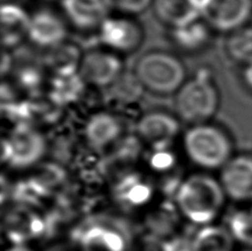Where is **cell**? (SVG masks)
Segmentation results:
<instances>
[{"label": "cell", "instance_id": "1", "mask_svg": "<svg viewBox=\"0 0 252 251\" xmlns=\"http://www.w3.org/2000/svg\"><path fill=\"white\" fill-rule=\"evenodd\" d=\"M224 191L217 181L206 175H195L184 182L177 191L181 212L195 223H207L217 217L222 207Z\"/></svg>", "mask_w": 252, "mask_h": 251}, {"label": "cell", "instance_id": "2", "mask_svg": "<svg viewBox=\"0 0 252 251\" xmlns=\"http://www.w3.org/2000/svg\"><path fill=\"white\" fill-rule=\"evenodd\" d=\"M135 77L142 88L166 95L176 93L185 83L186 70L182 61L170 53L152 51L139 58Z\"/></svg>", "mask_w": 252, "mask_h": 251}, {"label": "cell", "instance_id": "3", "mask_svg": "<svg viewBox=\"0 0 252 251\" xmlns=\"http://www.w3.org/2000/svg\"><path fill=\"white\" fill-rule=\"evenodd\" d=\"M184 149L193 163L206 168L223 167L231 158V142L222 129L208 123L196 124L184 136Z\"/></svg>", "mask_w": 252, "mask_h": 251}, {"label": "cell", "instance_id": "4", "mask_svg": "<svg viewBox=\"0 0 252 251\" xmlns=\"http://www.w3.org/2000/svg\"><path fill=\"white\" fill-rule=\"evenodd\" d=\"M179 118L193 125L207 123L219 106V94L206 73L186 80L175 96Z\"/></svg>", "mask_w": 252, "mask_h": 251}, {"label": "cell", "instance_id": "5", "mask_svg": "<svg viewBox=\"0 0 252 251\" xmlns=\"http://www.w3.org/2000/svg\"><path fill=\"white\" fill-rule=\"evenodd\" d=\"M251 17L252 0H201V19L218 32H235Z\"/></svg>", "mask_w": 252, "mask_h": 251}, {"label": "cell", "instance_id": "6", "mask_svg": "<svg viewBox=\"0 0 252 251\" xmlns=\"http://www.w3.org/2000/svg\"><path fill=\"white\" fill-rule=\"evenodd\" d=\"M46 152V140L30 126H19L2 142L1 158L17 168L32 166Z\"/></svg>", "mask_w": 252, "mask_h": 251}, {"label": "cell", "instance_id": "7", "mask_svg": "<svg viewBox=\"0 0 252 251\" xmlns=\"http://www.w3.org/2000/svg\"><path fill=\"white\" fill-rule=\"evenodd\" d=\"M79 72L85 83L104 88L115 83L123 72V63L111 50H93L81 57Z\"/></svg>", "mask_w": 252, "mask_h": 251}, {"label": "cell", "instance_id": "8", "mask_svg": "<svg viewBox=\"0 0 252 251\" xmlns=\"http://www.w3.org/2000/svg\"><path fill=\"white\" fill-rule=\"evenodd\" d=\"M98 30L102 43L115 53L133 52L143 41L142 28L127 17H109Z\"/></svg>", "mask_w": 252, "mask_h": 251}, {"label": "cell", "instance_id": "9", "mask_svg": "<svg viewBox=\"0 0 252 251\" xmlns=\"http://www.w3.org/2000/svg\"><path fill=\"white\" fill-rule=\"evenodd\" d=\"M224 194L239 203H252V156L231 157L221 169Z\"/></svg>", "mask_w": 252, "mask_h": 251}, {"label": "cell", "instance_id": "10", "mask_svg": "<svg viewBox=\"0 0 252 251\" xmlns=\"http://www.w3.org/2000/svg\"><path fill=\"white\" fill-rule=\"evenodd\" d=\"M136 128L143 141L160 151L176 137L179 123L176 118L165 112H151L139 119Z\"/></svg>", "mask_w": 252, "mask_h": 251}, {"label": "cell", "instance_id": "11", "mask_svg": "<svg viewBox=\"0 0 252 251\" xmlns=\"http://www.w3.org/2000/svg\"><path fill=\"white\" fill-rule=\"evenodd\" d=\"M62 8L72 25L93 29L100 28L113 7L110 0H62Z\"/></svg>", "mask_w": 252, "mask_h": 251}, {"label": "cell", "instance_id": "12", "mask_svg": "<svg viewBox=\"0 0 252 251\" xmlns=\"http://www.w3.org/2000/svg\"><path fill=\"white\" fill-rule=\"evenodd\" d=\"M67 29L61 18L49 10H40L30 17L28 38L34 44L53 48L64 41Z\"/></svg>", "mask_w": 252, "mask_h": 251}, {"label": "cell", "instance_id": "13", "mask_svg": "<svg viewBox=\"0 0 252 251\" xmlns=\"http://www.w3.org/2000/svg\"><path fill=\"white\" fill-rule=\"evenodd\" d=\"M3 225L7 237L17 246L37 238L44 231L43 219L27 207L11 209L4 217Z\"/></svg>", "mask_w": 252, "mask_h": 251}, {"label": "cell", "instance_id": "14", "mask_svg": "<svg viewBox=\"0 0 252 251\" xmlns=\"http://www.w3.org/2000/svg\"><path fill=\"white\" fill-rule=\"evenodd\" d=\"M152 7L157 19L170 29L201 19V0H154Z\"/></svg>", "mask_w": 252, "mask_h": 251}, {"label": "cell", "instance_id": "15", "mask_svg": "<svg viewBox=\"0 0 252 251\" xmlns=\"http://www.w3.org/2000/svg\"><path fill=\"white\" fill-rule=\"evenodd\" d=\"M122 133V125L114 115L100 112L88 120L84 135L94 149H104L115 142Z\"/></svg>", "mask_w": 252, "mask_h": 251}, {"label": "cell", "instance_id": "16", "mask_svg": "<svg viewBox=\"0 0 252 251\" xmlns=\"http://www.w3.org/2000/svg\"><path fill=\"white\" fill-rule=\"evenodd\" d=\"M84 83L79 69L58 70L51 81L50 96L58 104H70L82 94Z\"/></svg>", "mask_w": 252, "mask_h": 251}, {"label": "cell", "instance_id": "17", "mask_svg": "<svg viewBox=\"0 0 252 251\" xmlns=\"http://www.w3.org/2000/svg\"><path fill=\"white\" fill-rule=\"evenodd\" d=\"M30 17L16 4H4L1 8V31L4 46L11 47L28 37Z\"/></svg>", "mask_w": 252, "mask_h": 251}, {"label": "cell", "instance_id": "18", "mask_svg": "<svg viewBox=\"0 0 252 251\" xmlns=\"http://www.w3.org/2000/svg\"><path fill=\"white\" fill-rule=\"evenodd\" d=\"M82 251H126L127 245L120 231L106 226L89 228L81 238Z\"/></svg>", "mask_w": 252, "mask_h": 251}, {"label": "cell", "instance_id": "19", "mask_svg": "<svg viewBox=\"0 0 252 251\" xmlns=\"http://www.w3.org/2000/svg\"><path fill=\"white\" fill-rule=\"evenodd\" d=\"M209 26L199 19L186 26L172 29V40L175 46L186 52H196L204 49L210 39Z\"/></svg>", "mask_w": 252, "mask_h": 251}, {"label": "cell", "instance_id": "20", "mask_svg": "<svg viewBox=\"0 0 252 251\" xmlns=\"http://www.w3.org/2000/svg\"><path fill=\"white\" fill-rule=\"evenodd\" d=\"M233 237L230 231L218 226L205 227L193 241V251H232Z\"/></svg>", "mask_w": 252, "mask_h": 251}, {"label": "cell", "instance_id": "21", "mask_svg": "<svg viewBox=\"0 0 252 251\" xmlns=\"http://www.w3.org/2000/svg\"><path fill=\"white\" fill-rule=\"evenodd\" d=\"M228 56L238 63L252 64V27H244L229 34L226 42Z\"/></svg>", "mask_w": 252, "mask_h": 251}, {"label": "cell", "instance_id": "22", "mask_svg": "<svg viewBox=\"0 0 252 251\" xmlns=\"http://www.w3.org/2000/svg\"><path fill=\"white\" fill-rule=\"evenodd\" d=\"M229 231L233 239L246 245L247 248H252V206L232 215Z\"/></svg>", "mask_w": 252, "mask_h": 251}, {"label": "cell", "instance_id": "23", "mask_svg": "<svg viewBox=\"0 0 252 251\" xmlns=\"http://www.w3.org/2000/svg\"><path fill=\"white\" fill-rule=\"evenodd\" d=\"M118 195L130 205L145 203L151 196V188L135 177H128L118 187Z\"/></svg>", "mask_w": 252, "mask_h": 251}, {"label": "cell", "instance_id": "24", "mask_svg": "<svg viewBox=\"0 0 252 251\" xmlns=\"http://www.w3.org/2000/svg\"><path fill=\"white\" fill-rule=\"evenodd\" d=\"M63 179H64V172L56 165L48 164L39 167L33 174L31 182L38 190L43 191L58 186Z\"/></svg>", "mask_w": 252, "mask_h": 251}, {"label": "cell", "instance_id": "25", "mask_svg": "<svg viewBox=\"0 0 252 251\" xmlns=\"http://www.w3.org/2000/svg\"><path fill=\"white\" fill-rule=\"evenodd\" d=\"M130 251H172V248L166 239L154 234H148L139 237Z\"/></svg>", "mask_w": 252, "mask_h": 251}, {"label": "cell", "instance_id": "26", "mask_svg": "<svg viewBox=\"0 0 252 251\" xmlns=\"http://www.w3.org/2000/svg\"><path fill=\"white\" fill-rule=\"evenodd\" d=\"M112 7L126 15H138L153 6L154 0H110Z\"/></svg>", "mask_w": 252, "mask_h": 251}, {"label": "cell", "instance_id": "27", "mask_svg": "<svg viewBox=\"0 0 252 251\" xmlns=\"http://www.w3.org/2000/svg\"><path fill=\"white\" fill-rule=\"evenodd\" d=\"M161 151L163 150H160L158 153L154 156V158H153V165H154V166L157 168L167 167V166H169L170 163L173 162L170 155L167 153H164V152H161Z\"/></svg>", "mask_w": 252, "mask_h": 251}, {"label": "cell", "instance_id": "28", "mask_svg": "<svg viewBox=\"0 0 252 251\" xmlns=\"http://www.w3.org/2000/svg\"><path fill=\"white\" fill-rule=\"evenodd\" d=\"M244 81L247 87L252 90V64L246 65L244 71Z\"/></svg>", "mask_w": 252, "mask_h": 251}, {"label": "cell", "instance_id": "29", "mask_svg": "<svg viewBox=\"0 0 252 251\" xmlns=\"http://www.w3.org/2000/svg\"><path fill=\"white\" fill-rule=\"evenodd\" d=\"M7 251H33V250H31V249L27 248V247H24V246H15V247L9 249Z\"/></svg>", "mask_w": 252, "mask_h": 251}, {"label": "cell", "instance_id": "30", "mask_svg": "<svg viewBox=\"0 0 252 251\" xmlns=\"http://www.w3.org/2000/svg\"><path fill=\"white\" fill-rule=\"evenodd\" d=\"M241 251H252V248H247V249H244V250H241Z\"/></svg>", "mask_w": 252, "mask_h": 251}]
</instances>
